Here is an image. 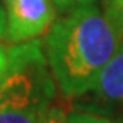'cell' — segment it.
Masks as SVG:
<instances>
[{
	"label": "cell",
	"instance_id": "cell-4",
	"mask_svg": "<svg viewBox=\"0 0 123 123\" xmlns=\"http://www.w3.org/2000/svg\"><path fill=\"white\" fill-rule=\"evenodd\" d=\"M88 94H91V101L82 107L83 110L123 123V43L105 64Z\"/></svg>",
	"mask_w": 123,
	"mask_h": 123
},
{
	"label": "cell",
	"instance_id": "cell-5",
	"mask_svg": "<svg viewBox=\"0 0 123 123\" xmlns=\"http://www.w3.org/2000/svg\"><path fill=\"white\" fill-rule=\"evenodd\" d=\"M66 122L67 123H122L118 120H114L110 117L101 114H94L90 110H77V112H70L66 115Z\"/></svg>",
	"mask_w": 123,
	"mask_h": 123
},
{
	"label": "cell",
	"instance_id": "cell-9",
	"mask_svg": "<svg viewBox=\"0 0 123 123\" xmlns=\"http://www.w3.org/2000/svg\"><path fill=\"white\" fill-rule=\"evenodd\" d=\"M90 2H94V0H55L56 6L61 10H72L75 6H78V5L90 3Z\"/></svg>",
	"mask_w": 123,
	"mask_h": 123
},
{
	"label": "cell",
	"instance_id": "cell-10",
	"mask_svg": "<svg viewBox=\"0 0 123 123\" xmlns=\"http://www.w3.org/2000/svg\"><path fill=\"white\" fill-rule=\"evenodd\" d=\"M6 35V14H5L3 5H0V40Z\"/></svg>",
	"mask_w": 123,
	"mask_h": 123
},
{
	"label": "cell",
	"instance_id": "cell-3",
	"mask_svg": "<svg viewBox=\"0 0 123 123\" xmlns=\"http://www.w3.org/2000/svg\"><path fill=\"white\" fill-rule=\"evenodd\" d=\"M6 14V35L11 43L38 38L56 19L55 0H3Z\"/></svg>",
	"mask_w": 123,
	"mask_h": 123
},
{
	"label": "cell",
	"instance_id": "cell-2",
	"mask_svg": "<svg viewBox=\"0 0 123 123\" xmlns=\"http://www.w3.org/2000/svg\"><path fill=\"white\" fill-rule=\"evenodd\" d=\"M56 82L40 40L11 45L0 83V123H43L53 107Z\"/></svg>",
	"mask_w": 123,
	"mask_h": 123
},
{
	"label": "cell",
	"instance_id": "cell-7",
	"mask_svg": "<svg viewBox=\"0 0 123 123\" xmlns=\"http://www.w3.org/2000/svg\"><path fill=\"white\" fill-rule=\"evenodd\" d=\"M10 53H11V46L0 45V83L3 82L5 75H6V72H8Z\"/></svg>",
	"mask_w": 123,
	"mask_h": 123
},
{
	"label": "cell",
	"instance_id": "cell-6",
	"mask_svg": "<svg viewBox=\"0 0 123 123\" xmlns=\"http://www.w3.org/2000/svg\"><path fill=\"white\" fill-rule=\"evenodd\" d=\"M105 11L118 23L120 27H123V0H110Z\"/></svg>",
	"mask_w": 123,
	"mask_h": 123
},
{
	"label": "cell",
	"instance_id": "cell-8",
	"mask_svg": "<svg viewBox=\"0 0 123 123\" xmlns=\"http://www.w3.org/2000/svg\"><path fill=\"white\" fill-rule=\"evenodd\" d=\"M43 123H67L66 122V114L61 109L51 107V110L48 112V115H46V118Z\"/></svg>",
	"mask_w": 123,
	"mask_h": 123
},
{
	"label": "cell",
	"instance_id": "cell-1",
	"mask_svg": "<svg viewBox=\"0 0 123 123\" xmlns=\"http://www.w3.org/2000/svg\"><path fill=\"white\" fill-rule=\"evenodd\" d=\"M122 43L123 27L90 2L72 8L51 24L43 48L61 93L75 99L90 93Z\"/></svg>",
	"mask_w": 123,
	"mask_h": 123
}]
</instances>
